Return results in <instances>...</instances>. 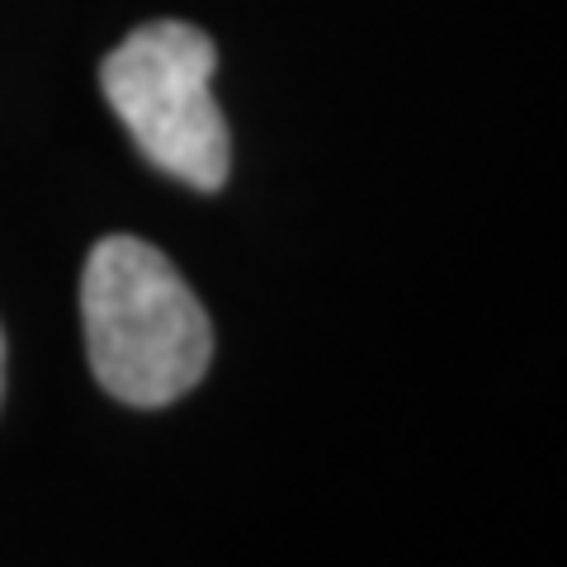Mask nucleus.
<instances>
[{
  "instance_id": "f257e3e1",
  "label": "nucleus",
  "mask_w": 567,
  "mask_h": 567,
  "mask_svg": "<svg viewBox=\"0 0 567 567\" xmlns=\"http://www.w3.org/2000/svg\"><path fill=\"white\" fill-rule=\"evenodd\" d=\"M85 354L128 406H171L208 374L213 327L181 270L142 237H104L81 270Z\"/></svg>"
},
{
  "instance_id": "7ed1b4c3",
  "label": "nucleus",
  "mask_w": 567,
  "mask_h": 567,
  "mask_svg": "<svg viewBox=\"0 0 567 567\" xmlns=\"http://www.w3.org/2000/svg\"><path fill=\"white\" fill-rule=\"evenodd\" d=\"M0 398H6V331H0Z\"/></svg>"
},
{
  "instance_id": "f03ea898",
  "label": "nucleus",
  "mask_w": 567,
  "mask_h": 567,
  "mask_svg": "<svg viewBox=\"0 0 567 567\" xmlns=\"http://www.w3.org/2000/svg\"><path fill=\"white\" fill-rule=\"evenodd\" d=\"M218 48L185 20H156L123 39L100 66L110 110L156 171L189 189H223L233 171V137L213 100Z\"/></svg>"
}]
</instances>
